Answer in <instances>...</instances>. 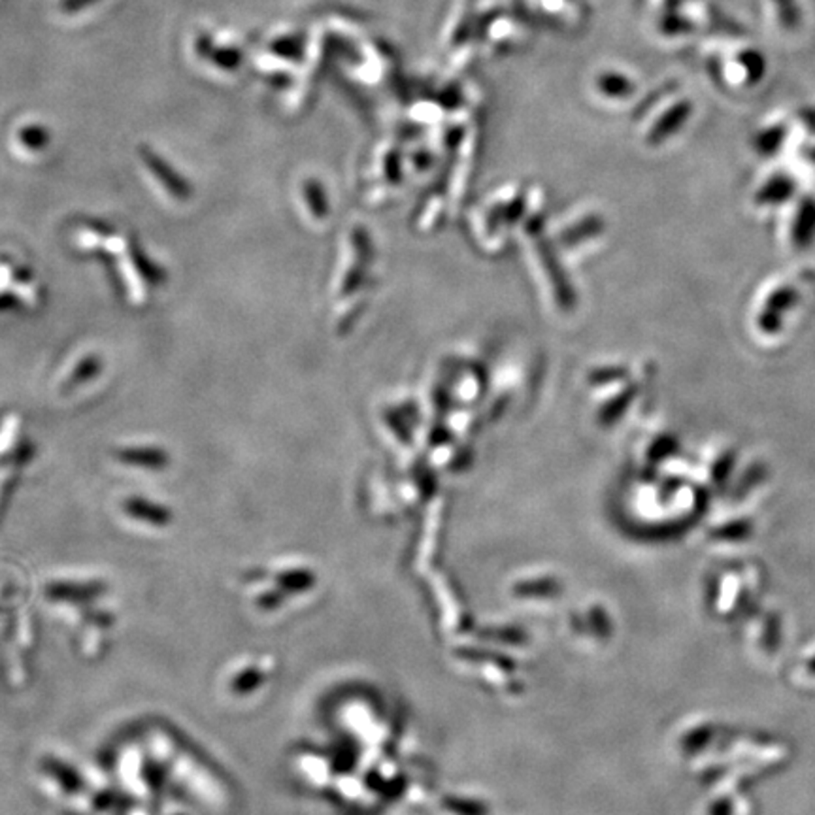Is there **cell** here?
Segmentation results:
<instances>
[{
  "label": "cell",
  "instance_id": "1",
  "mask_svg": "<svg viewBox=\"0 0 815 815\" xmlns=\"http://www.w3.org/2000/svg\"><path fill=\"white\" fill-rule=\"evenodd\" d=\"M768 23L780 32L792 31L799 23V10L795 0H764Z\"/></svg>",
  "mask_w": 815,
  "mask_h": 815
}]
</instances>
